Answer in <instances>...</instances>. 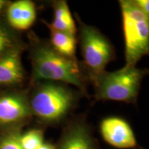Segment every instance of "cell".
Returning <instances> with one entry per match:
<instances>
[{"mask_svg": "<svg viewBox=\"0 0 149 149\" xmlns=\"http://www.w3.org/2000/svg\"><path fill=\"white\" fill-rule=\"evenodd\" d=\"M142 70L135 66H124L113 72H103L96 78L97 96L114 101L128 102L133 100L138 92Z\"/></svg>", "mask_w": 149, "mask_h": 149, "instance_id": "3957f363", "label": "cell"}, {"mask_svg": "<svg viewBox=\"0 0 149 149\" xmlns=\"http://www.w3.org/2000/svg\"><path fill=\"white\" fill-rule=\"evenodd\" d=\"M43 133L40 130H31L20 136L23 149H39L44 144Z\"/></svg>", "mask_w": 149, "mask_h": 149, "instance_id": "4fadbf2b", "label": "cell"}, {"mask_svg": "<svg viewBox=\"0 0 149 149\" xmlns=\"http://www.w3.org/2000/svg\"><path fill=\"white\" fill-rule=\"evenodd\" d=\"M51 42L54 50L60 55L72 58L75 53L76 42L73 35L51 29Z\"/></svg>", "mask_w": 149, "mask_h": 149, "instance_id": "8fae6325", "label": "cell"}, {"mask_svg": "<svg viewBox=\"0 0 149 149\" xmlns=\"http://www.w3.org/2000/svg\"><path fill=\"white\" fill-rule=\"evenodd\" d=\"M12 45V40L10 35L4 28L0 26V56L7 51Z\"/></svg>", "mask_w": 149, "mask_h": 149, "instance_id": "9a60e30c", "label": "cell"}, {"mask_svg": "<svg viewBox=\"0 0 149 149\" xmlns=\"http://www.w3.org/2000/svg\"><path fill=\"white\" fill-rule=\"evenodd\" d=\"M23 78V68L17 51H10L0 56L1 84H15L21 82Z\"/></svg>", "mask_w": 149, "mask_h": 149, "instance_id": "9c48e42d", "label": "cell"}, {"mask_svg": "<svg viewBox=\"0 0 149 149\" xmlns=\"http://www.w3.org/2000/svg\"><path fill=\"white\" fill-rule=\"evenodd\" d=\"M134 1L136 5L149 17V0H136Z\"/></svg>", "mask_w": 149, "mask_h": 149, "instance_id": "2e32d148", "label": "cell"}, {"mask_svg": "<svg viewBox=\"0 0 149 149\" xmlns=\"http://www.w3.org/2000/svg\"><path fill=\"white\" fill-rule=\"evenodd\" d=\"M7 17L10 25L14 29L24 31L29 29L35 21V4L29 0H20L9 6Z\"/></svg>", "mask_w": 149, "mask_h": 149, "instance_id": "ba28073f", "label": "cell"}, {"mask_svg": "<svg viewBox=\"0 0 149 149\" xmlns=\"http://www.w3.org/2000/svg\"><path fill=\"white\" fill-rule=\"evenodd\" d=\"M125 40V66H135L143 56L149 54V17L134 1H120Z\"/></svg>", "mask_w": 149, "mask_h": 149, "instance_id": "6da1fadb", "label": "cell"}, {"mask_svg": "<svg viewBox=\"0 0 149 149\" xmlns=\"http://www.w3.org/2000/svg\"><path fill=\"white\" fill-rule=\"evenodd\" d=\"M39 149H55V148L51 144H44Z\"/></svg>", "mask_w": 149, "mask_h": 149, "instance_id": "e0dca14e", "label": "cell"}, {"mask_svg": "<svg viewBox=\"0 0 149 149\" xmlns=\"http://www.w3.org/2000/svg\"><path fill=\"white\" fill-rule=\"evenodd\" d=\"M81 39L85 64L96 79L112 59L111 46L101 33L88 26L81 28Z\"/></svg>", "mask_w": 149, "mask_h": 149, "instance_id": "5b68a950", "label": "cell"}, {"mask_svg": "<svg viewBox=\"0 0 149 149\" xmlns=\"http://www.w3.org/2000/svg\"><path fill=\"white\" fill-rule=\"evenodd\" d=\"M54 14L50 28L74 35L76 32L75 24L66 1H59L56 4Z\"/></svg>", "mask_w": 149, "mask_h": 149, "instance_id": "30bf717a", "label": "cell"}, {"mask_svg": "<svg viewBox=\"0 0 149 149\" xmlns=\"http://www.w3.org/2000/svg\"><path fill=\"white\" fill-rule=\"evenodd\" d=\"M0 149H23L20 143V135L12 133L4 136L0 141Z\"/></svg>", "mask_w": 149, "mask_h": 149, "instance_id": "5bb4252c", "label": "cell"}, {"mask_svg": "<svg viewBox=\"0 0 149 149\" xmlns=\"http://www.w3.org/2000/svg\"><path fill=\"white\" fill-rule=\"evenodd\" d=\"M61 149H93L86 130L81 126L72 128L63 140Z\"/></svg>", "mask_w": 149, "mask_h": 149, "instance_id": "7c38bea8", "label": "cell"}, {"mask_svg": "<svg viewBox=\"0 0 149 149\" xmlns=\"http://www.w3.org/2000/svg\"><path fill=\"white\" fill-rule=\"evenodd\" d=\"M29 114V107L21 96L10 95L0 97V124L17 122Z\"/></svg>", "mask_w": 149, "mask_h": 149, "instance_id": "52a82bcc", "label": "cell"}, {"mask_svg": "<svg viewBox=\"0 0 149 149\" xmlns=\"http://www.w3.org/2000/svg\"><path fill=\"white\" fill-rule=\"evenodd\" d=\"M34 76L37 79L55 80L81 88L82 79L74 59L65 57L54 49L41 46L33 55Z\"/></svg>", "mask_w": 149, "mask_h": 149, "instance_id": "7a4b0ae2", "label": "cell"}, {"mask_svg": "<svg viewBox=\"0 0 149 149\" xmlns=\"http://www.w3.org/2000/svg\"><path fill=\"white\" fill-rule=\"evenodd\" d=\"M101 133L104 139L119 148H130L136 146V139L128 123L118 117H110L102 121Z\"/></svg>", "mask_w": 149, "mask_h": 149, "instance_id": "8992f818", "label": "cell"}, {"mask_svg": "<svg viewBox=\"0 0 149 149\" xmlns=\"http://www.w3.org/2000/svg\"><path fill=\"white\" fill-rule=\"evenodd\" d=\"M73 96L66 88L46 84L39 89L31 101V108L37 115L46 120L60 119L71 107Z\"/></svg>", "mask_w": 149, "mask_h": 149, "instance_id": "277c9868", "label": "cell"}, {"mask_svg": "<svg viewBox=\"0 0 149 149\" xmlns=\"http://www.w3.org/2000/svg\"><path fill=\"white\" fill-rule=\"evenodd\" d=\"M6 3V1H3V0H0V13H1V10H3V8H4Z\"/></svg>", "mask_w": 149, "mask_h": 149, "instance_id": "ac0fdd59", "label": "cell"}]
</instances>
